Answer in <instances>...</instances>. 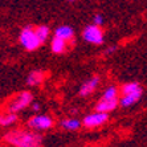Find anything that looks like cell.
<instances>
[{
	"label": "cell",
	"instance_id": "19",
	"mask_svg": "<svg viewBox=\"0 0 147 147\" xmlns=\"http://www.w3.org/2000/svg\"><path fill=\"white\" fill-rule=\"evenodd\" d=\"M115 51H117V47H109V48L105 51V55L109 56V55H111V53H113V52H115Z\"/></svg>",
	"mask_w": 147,
	"mask_h": 147
},
{
	"label": "cell",
	"instance_id": "13",
	"mask_svg": "<svg viewBox=\"0 0 147 147\" xmlns=\"http://www.w3.org/2000/svg\"><path fill=\"white\" fill-rule=\"evenodd\" d=\"M17 122V115L11 111H5V113L0 114V126L3 127H9Z\"/></svg>",
	"mask_w": 147,
	"mask_h": 147
},
{
	"label": "cell",
	"instance_id": "1",
	"mask_svg": "<svg viewBox=\"0 0 147 147\" xmlns=\"http://www.w3.org/2000/svg\"><path fill=\"white\" fill-rule=\"evenodd\" d=\"M4 140L13 147H41L42 138L34 130H11L4 135Z\"/></svg>",
	"mask_w": 147,
	"mask_h": 147
},
{
	"label": "cell",
	"instance_id": "10",
	"mask_svg": "<svg viewBox=\"0 0 147 147\" xmlns=\"http://www.w3.org/2000/svg\"><path fill=\"white\" fill-rule=\"evenodd\" d=\"M142 97V92H137V93H131V94H125L122 96V98L119 99V105L122 107H130L133 106L134 103H137Z\"/></svg>",
	"mask_w": 147,
	"mask_h": 147
},
{
	"label": "cell",
	"instance_id": "7",
	"mask_svg": "<svg viewBox=\"0 0 147 147\" xmlns=\"http://www.w3.org/2000/svg\"><path fill=\"white\" fill-rule=\"evenodd\" d=\"M99 77H93V78H90V80H88L86 82H84L81 85V88H80V96L81 97H88V96H90L94 90L97 89V86L99 85Z\"/></svg>",
	"mask_w": 147,
	"mask_h": 147
},
{
	"label": "cell",
	"instance_id": "11",
	"mask_svg": "<svg viewBox=\"0 0 147 147\" xmlns=\"http://www.w3.org/2000/svg\"><path fill=\"white\" fill-rule=\"evenodd\" d=\"M55 36L65 41H70L73 38V36H74V31L69 25H61V27H58L55 31Z\"/></svg>",
	"mask_w": 147,
	"mask_h": 147
},
{
	"label": "cell",
	"instance_id": "8",
	"mask_svg": "<svg viewBox=\"0 0 147 147\" xmlns=\"http://www.w3.org/2000/svg\"><path fill=\"white\" fill-rule=\"evenodd\" d=\"M118 103H119L118 98H114V99L101 98L96 105V110L97 111H102V113H110V111H113L118 106Z\"/></svg>",
	"mask_w": 147,
	"mask_h": 147
},
{
	"label": "cell",
	"instance_id": "3",
	"mask_svg": "<svg viewBox=\"0 0 147 147\" xmlns=\"http://www.w3.org/2000/svg\"><path fill=\"white\" fill-rule=\"evenodd\" d=\"M32 98H33V96H32L29 92L19 93L15 98H12L9 102H8L7 111H11V113L16 114V113H19V111H21V110H24L25 107H28L31 105Z\"/></svg>",
	"mask_w": 147,
	"mask_h": 147
},
{
	"label": "cell",
	"instance_id": "4",
	"mask_svg": "<svg viewBox=\"0 0 147 147\" xmlns=\"http://www.w3.org/2000/svg\"><path fill=\"white\" fill-rule=\"evenodd\" d=\"M82 38L89 42V44L94 45H101L103 42V31L101 29L99 25L90 24L86 25L82 31Z\"/></svg>",
	"mask_w": 147,
	"mask_h": 147
},
{
	"label": "cell",
	"instance_id": "12",
	"mask_svg": "<svg viewBox=\"0 0 147 147\" xmlns=\"http://www.w3.org/2000/svg\"><path fill=\"white\" fill-rule=\"evenodd\" d=\"M60 125H61V127L66 131H76L81 127L82 122L78 121L77 118H66V119H62L61 122H60Z\"/></svg>",
	"mask_w": 147,
	"mask_h": 147
},
{
	"label": "cell",
	"instance_id": "5",
	"mask_svg": "<svg viewBox=\"0 0 147 147\" xmlns=\"http://www.w3.org/2000/svg\"><path fill=\"white\" fill-rule=\"evenodd\" d=\"M53 118L47 114H38V115L32 117L27 122V126L34 131H45L49 130L53 126Z\"/></svg>",
	"mask_w": 147,
	"mask_h": 147
},
{
	"label": "cell",
	"instance_id": "20",
	"mask_svg": "<svg viewBox=\"0 0 147 147\" xmlns=\"http://www.w3.org/2000/svg\"><path fill=\"white\" fill-rule=\"evenodd\" d=\"M40 109V105L38 103H33V110H38Z\"/></svg>",
	"mask_w": 147,
	"mask_h": 147
},
{
	"label": "cell",
	"instance_id": "17",
	"mask_svg": "<svg viewBox=\"0 0 147 147\" xmlns=\"http://www.w3.org/2000/svg\"><path fill=\"white\" fill-rule=\"evenodd\" d=\"M102 98L105 99H114V98H118V89L115 86H109L102 94Z\"/></svg>",
	"mask_w": 147,
	"mask_h": 147
},
{
	"label": "cell",
	"instance_id": "21",
	"mask_svg": "<svg viewBox=\"0 0 147 147\" xmlns=\"http://www.w3.org/2000/svg\"><path fill=\"white\" fill-rule=\"evenodd\" d=\"M69 1H74V0H69Z\"/></svg>",
	"mask_w": 147,
	"mask_h": 147
},
{
	"label": "cell",
	"instance_id": "18",
	"mask_svg": "<svg viewBox=\"0 0 147 147\" xmlns=\"http://www.w3.org/2000/svg\"><path fill=\"white\" fill-rule=\"evenodd\" d=\"M93 24H96V25H101L103 24V16L102 15H99V13H97V15H94V17H93Z\"/></svg>",
	"mask_w": 147,
	"mask_h": 147
},
{
	"label": "cell",
	"instance_id": "14",
	"mask_svg": "<svg viewBox=\"0 0 147 147\" xmlns=\"http://www.w3.org/2000/svg\"><path fill=\"white\" fill-rule=\"evenodd\" d=\"M66 42L68 41L62 40V38L60 37H56L52 40V44H51V49L53 53H56V55H61V53H64V52L66 51Z\"/></svg>",
	"mask_w": 147,
	"mask_h": 147
},
{
	"label": "cell",
	"instance_id": "15",
	"mask_svg": "<svg viewBox=\"0 0 147 147\" xmlns=\"http://www.w3.org/2000/svg\"><path fill=\"white\" fill-rule=\"evenodd\" d=\"M137 92H142V88L139 86V84L137 82H127L122 86V94H131V93H137Z\"/></svg>",
	"mask_w": 147,
	"mask_h": 147
},
{
	"label": "cell",
	"instance_id": "6",
	"mask_svg": "<svg viewBox=\"0 0 147 147\" xmlns=\"http://www.w3.org/2000/svg\"><path fill=\"white\" fill-rule=\"evenodd\" d=\"M109 113H102V111H94L92 114H88V115L84 118L82 121V125L88 129H94V127H98L103 123H106L109 119Z\"/></svg>",
	"mask_w": 147,
	"mask_h": 147
},
{
	"label": "cell",
	"instance_id": "16",
	"mask_svg": "<svg viewBox=\"0 0 147 147\" xmlns=\"http://www.w3.org/2000/svg\"><path fill=\"white\" fill-rule=\"evenodd\" d=\"M34 31H36V34L38 36V38L41 40V42L48 40L49 34H51V31H49V28L47 25H38V27L34 28Z\"/></svg>",
	"mask_w": 147,
	"mask_h": 147
},
{
	"label": "cell",
	"instance_id": "9",
	"mask_svg": "<svg viewBox=\"0 0 147 147\" xmlns=\"http://www.w3.org/2000/svg\"><path fill=\"white\" fill-rule=\"evenodd\" d=\"M45 80V72L42 70H33L28 74L27 77V85L28 86H38L42 84Z\"/></svg>",
	"mask_w": 147,
	"mask_h": 147
},
{
	"label": "cell",
	"instance_id": "2",
	"mask_svg": "<svg viewBox=\"0 0 147 147\" xmlns=\"http://www.w3.org/2000/svg\"><path fill=\"white\" fill-rule=\"evenodd\" d=\"M19 41L23 45V48L29 52L36 51L42 44L41 40L38 38V36L36 34V31L31 27H25L24 29H21L20 36H19Z\"/></svg>",
	"mask_w": 147,
	"mask_h": 147
}]
</instances>
